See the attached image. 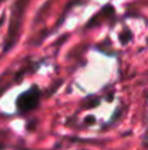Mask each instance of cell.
Segmentation results:
<instances>
[{
	"mask_svg": "<svg viewBox=\"0 0 148 150\" xmlns=\"http://www.w3.org/2000/svg\"><path fill=\"white\" fill-rule=\"evenodd\" d=\"M41 91L38 86H31L28 91L22 92L16 99V109L19 114H28L34 111L41 100Z\"/></svg>",
	"mask_w": 148,
	"mask_h": 150,
	"instance_id": "1",
	"label": "cell"
},
{
	"mask_svg": "<svg viewBox=\"0 0 148 150\" xmlns=\"http://www.w3.org/2000/svg\"><path fill=\"white\" fill-rule=\"evenodd\" d=\"M1 149H3V147H1V144H0V150H1Z\"/></svg>",
	"mask_w": 148,
	"mask_h": 150,
	"instance_id": "2",
	"label": "cell"
}]
</instances>
